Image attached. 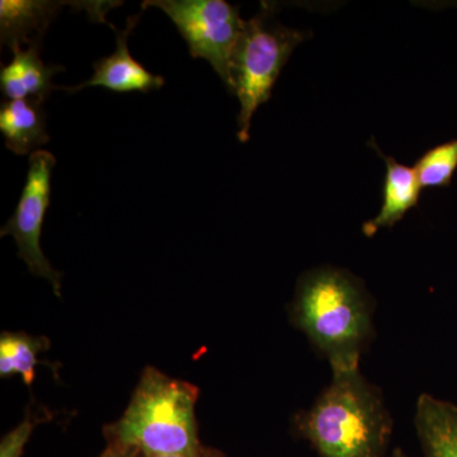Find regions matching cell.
Returning a JSON list of instances; mask_svg holds the SVG:
<instances>
[{"label":"cell","mask_w":457,"mask_h":457,"mask_svg":"<svg viewBox=\"0 0 457 457\" xmlns=\"http://www.w3.org/2000/svg\"><path fill=\"white\" fill-rule=\"evenodd\" d=\"M371 143L378 154L384 159L386 176L380 212L362 227L363 234L368 237H374L380 228H393L403 220L409 210L417 206L422 191L414 168L398 163L393 156L385 155L374 139Z\"/></svg>","instance_id":"cell-10"},{"label":"cell","mask_w":457,"mask_h":457,"mask_svg":"<svg viewBox=\"0 0 457 457\" xmlns=\"http://www.w3.org/2000/svg\"><path fill=\"white\" fill-rule=\"evenodd\" d=\"M203 449L204 446L196 453H180V455H145L144 457H203Z\"/></svg>","instance_id":"cell-17"},{"label":"cell","mask_w":457,"mask_h":457,"mask_svg":"<svg viewBox=\"0 0 457 457\" xmlns=\"http://www.w3.org/2000/svg\"><path fill=\"white\" fill-rule=\"evenodd\" d=\"M41 45H29L27 49L13 47V59L0 71V88L9 99H32L44 104L56 88L54 75L64 71V66L47 65L40 56Z\"/></svg>","instance_id":"cell-8"},{"label":"cell","mask_w":457,"mask_h":457,"mask_svg":"<svg viewBox=\"0 0 457 457\" xmlns=\"http://www.w3.org/2000/svg\"><path fill=\"white\" fill-rule=\"evenodd\" d=\"M173 21L187 42L192 57L206 60L222 82L230 86V62L245 21L239 9L224 0H146Z\"/></svg>","instance_id":"cell-5"},{"label":"cell","mask_w":457,"mask_h":457,"mask_svg":"<svg viewBox=\"0 0 457 457\" xmlns=\"http://www.w3.org/2000/svg\"><path fill=\"white\" fill-rule=\"evenodd\" d=\"M36 426L37 418L33 417L31 411H29L25 420L16 428L3 436L0 441V457H22L27 442L31 438Z\"/></svg>","instance_id":"cell-15"},{"label":"cell","mask_w":457,"mask_h":457,"mask_svg":"<svg viewBox=\"0 0 457 457\" xmlns=\"http://www.w3.org/2000/svg\"><path fill=\"white\" fill-rule=\"evenodd\" d=\"M65 3L45 0H2L0 2V40L3 46L40 44L50 23Z\"/></svg>","instance_id":"cell-11"},{"label":"cell","mask_w":457,"mask_h":457,"mask_svg":"<svg viewBox=\"0 0 457 457\" xmlns=\"http://www.w3.org/2000/svg\"><path fill=\"white\" fill-rule=\"evenodd\" d=\"M139 20V14L129 17L125 29L111 26L116 33L117 44L112 55L102 57L93 64L95 74L87 82L64 89L69 93H77L89 87H102V88L120 93H147L150 90L161 89L164 86V78L162 75L150 73L145 66L132 57L129 50V37Z\"/></svg>","instance_id":"cell-7"},{"label":"cell","mask_w":457,"mask_h":457,"mask_svg":"<svg viewBox=\"0 0 457 457\" xmlns=\"http://www.w3.org/2000/svg\"><path fill=\"white\" fill-rule=\"evenodd\" d=\"M414 428L423 457H457V405L431 395L418 396Z\"/></svg>","instance_id":"cell-9"},{"label":"cell","mask_w":457,"mask_h":457,"mask_svg":"<svg viewBox=\"0 0 457 457\" xmlns=\"http://www.w3.org/2000/svg\"><path fill=\"white\" fill-rule=\"evenodd\" d=\"M144 453L116 442H107V447L99 457H144Z\"/></svg>","instance_id":"cell-16"},{"label":"cell","mask_w":457,"mask_h":457,"mask_svg":"<svg viewBox=\"0 0 457 457\" xmlns=\"http://www.w3.org/2000/svg\"><path fill=\"white\" fill-rule=\"evenodd\" d=\"M198 395L195 385L149 366L123 416L104 427V437L144 455L196 453L203 447L195 414Z\"/></svg>","instance_id":"cell-3"},{"label":"cell","mask_w":457,"mask_h":457,"mask_svg":"<svg viewBox=\"0 0 457 457\" xmlns=\"http://www.w3.org/2000/svg\"><path fill=\"white\" fill-rule=\"evenodd\" d=\"M293 431L319 457H387L394 420L383 390L360 368L332 374L311 407L295 414Z\"/></svg>","instance_id":"cell-2"},{"label":"cell","mask_w":457,"mask_h":457,"mask_svg":"<svg viewBox=\"0 0 457 457\" xmlns=\"http://www.w3.org/2000/svg\"><path fill=\"white\" fill-rule=\"evenodd\" d=\"M387 457H409L402 449H395Z\"/></svg>","instance_id":"cell-19"},{"label":"cell","mask_w":457,"mask_h":457,"mask_svg":"<svg viewBox=\"0 0 457 457\" xmlns=\"http://www.w3.org/2000/svg\"><path fill=\"white\" fill-rule=\"evenodd\" d=\"M270 7L245 21L230 62L228 90L239 99L237 139L249 140L253 114L272 95L282 69L308 33L270 22Z\"/></svg>","instance_id":"cell-4"},{"label":"cell","mask_w":457,"mask_h":457,"mask_svg":"<svg viewBox=\"0 0 457 457\" xmlns=\"http://www.w3.org/2000/svg\"><path fill=\"white\" fill-rule=\"evenodd\" d=\"M203 457H227L221 451L212 449V447H204L203 449Z\"/></svg>","instance_id":"cell-18"},{"label":"cell","mask_w":457,"mask_h":457,"mask_svg":"<svg viewBox=\"0 0 457 457\" xmlns=\"http://www.w3.org/2000/svg\"><path fill=\"white\" fill-rule=\"evenodd\" d=\"M50 348L46 337H33L23 332H3L0 336V376L3 378L20 375L31 387L38 354Z\"/></svg>","instance_id":"cell-13"},{"label":"cell","mask_w":457,"mask_h":457,"mask_svg":"<svg viewBox=\"0 0 457 457\" xmlns=\"http://www.w3.org/2000/svg\"><path fill=\"white\" fill-rule=\"evenodd\" d=\"M414 170L422 189L449 186L457 170V139L432 147L420 156Z\"/></svg>","instance_id":"cell-14"},{"label":"cell","mask_w":457,"mask_h":457,"mask_svg":"<svg viewBox=\"0 0 457 457\" xmlns=\"http://www.w3.org/2000/svg\"><path fill=\"white\" fill-rule=\"evenodd\" d=\"M0 131L4 135L5 145L17 155H32L50 140L42 104L32 99L2 102Z\"/></svg>","instance_id":"cell-12"},{"label":"cell","mask_w":457,"mask_h":457,"mask_svg":"<svg viewBox=\"0 0 457 457\" xmlns=\"http://www.w3.org/2000/svg\"><path fill=\"white\" fill-rule=\"evenodd\" d=\"M55 156L47 150H38L29 156L25 187L14 215L0 230V236L16 240L18 255L32 275L49 281L54 293L62 297V273L51 266L40 245L42 225L50 206L51 173Z\"/></svg>","instance_id":"cell-6"},{"label":"cell","mask_w":457,"mask_h":457,"mask_svg":"<svg viewBox=\"0 0 457 457\" xmlns=\"http://www.w3.org/2000/svg\"><path fill=\"white\" fill-rule=\"evenodd\" d=\"M288 317L330 371L360 369L375 336V302L365 284L347 270L318 267L297 281Z\"/></svg>","instance_id":"cell-1"}]
</instances>
